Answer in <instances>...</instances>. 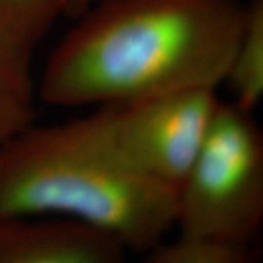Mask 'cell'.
<instances>
[{
    "label": "cell",
    "instance_id": "30bf717a",
    "mask_svg": "<svg viewBox=\"0 0 263 263\" xmlns=\"http://www.w3.org/2000/svg\"><path fill=\"white\" fill-rule=\"evenodd\" d=\"M34 111L32 104L18 100L0 101V145L9 138L13 132L21 129L27 123L32 122Z\"/></svg>",
    "mask_w": 263,
    "mask_h": 263
},
{
    "label": "cell",
    "instance_id": "277c9868",
    "mask_svg": "<svg viewBox=\"0 0 263 263\" xmlns=\"http://www.w3.org/2000/svg\"><path fill=\"white\" fill-rule=\"evenodd\" d=\"M219 101L216 89L180 91L95 107L81 119L123 167L177 192Z\"/></svg>",
    "mask_w": 263,
    "mask_h": 263
},
{
    "label": "cell",
    "instance_id": "ba28073f",
    "mask_svg": "<svg viewBox=\"0 0 263 263\" xmlns=\"http://www.w3.org/2000/svg\"><path fill=\"white\" fill-rule=\"evenodd\" d=\"M60 16L62 0H0V29L31 51Z\"/></svg>",
    "mask_w": 263,
    "mask_h": 263
},
{
    "label": "cell",
    "instance_id": "8992f818",
    "mask_svg": "<svg viewBox=\"0 0 263 263\" xmlns=\"http://www.w3.org/2000/svg\"><path fill=\"white\" fill-rule=\"evenodd\" d=\"M222 85L233 97L231 103L249 111H254L263 100V0L247 3Z\"/></svg>",
    "mask_w": 263,
    "mask_h": 263
},
{
    "label": "cell",
    "instance_id": "8fae6325",
    "mask_svg": "<svg viewBox=\"0 0 263 263\" xmlns=\"http://www.w3.org/2000/svg\"><path fill=\"white\" fill-rule=\"evenodd\" d=\"M101 0H62V16L76 19Z\"/></svg>",
    "mask_w": 263,
    "mask_h": 263
},
{
    "label": "cell",
    "instance_id": "3957f363",
    "mask_svg": "<svg viewBox=\"0 0 263 263\" xmlns=\"http://www.w3.org/2000/svg\"><path fill=\"white\" fill-rule=\"evenodd\" d=\"M263 222V133L254 111L219 101L177 187L179 234L254 243Z\"/></svg>",
    "mask_w": 263,
    "mask_h": 263
},
{
    "label": "cell",
    "instance_id": "7a4b0ae2",
    "mask_svg": "<svg viewBox=\"0 0 263 263\" xmlns=\"http://www.w3.org/2000/svg\"><path fill=\"white\" fill-rule=\"evenodd\" d=\"M176 211L174 189L123 167L81 117L29 122L0 145V221L67 219L146 253L176 228Z\"/></svg>",
    "mask_w": 263,
    "mask_h": 263
},
{
    "label": "cell",
    "instance_id": "9c48e42d",
    "mask_svg": "<svg viewBox=\"0 0 263 263\" xmlns=\"http://www.w3.org/2000/svg\"><path fill=\"white\" fill-rule=\"evenodd\" d=\"M35 79L31 70V50L0 29V101L18 100L32 103Z\"/></svg>",
    "mask_w": 263,
    "mask_h": 263
},
{
    "label": "cell",
    "instance_id": "52a82bcc",
    "mask_svg": "<svg viewBox=\"0 0 263 263\" xmlns=\"http://www.w3.org/2000/svg\"><path fill=\"white\" fill-rule=\"evenodd\" d=\"M143 263H257L253 243H228L179 234L146 252Z\"/></svg>",
    "mask_w": 263,
    "mask_h": 263
},
{
    "label": "cell",
    "instance_id": "5b68a950",
    "mask_svg": "<svg viewBox=\"0 0 263 263\" xmlns=\"http://www.w3.org/2000/svg\"><path fill=\"white\" fill-rule=\"evenodd\" d=\"M116 238L57 218L0 221V263H126Z\"/></svg>",
    "mask_w": 263,
    "mask_h": 263
},
{
    "label": "cell",
    "instance_id": "6da1fadb",
    "mask_svg": "<svg viewBox=\"0 0 263 263\" xmlns=\"http://www.w3.org/2000/svg\"><path fill=\"white\" fill-rule=\"evenodd\" d=\"M246 9L237 0H101L53 48L35 91L63 108L218 91Z\"/></svg>",
    "mask_w": 263,
    "mask_h": 263
}]
</instances>
